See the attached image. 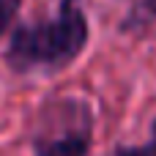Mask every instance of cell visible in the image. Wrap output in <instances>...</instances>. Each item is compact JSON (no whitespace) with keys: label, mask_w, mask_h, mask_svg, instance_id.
<instances>
[{"label":"cell","mask_w":156,"mask_h":156,"mask_svg":"<svg viewBox=\"0 0 156 156\" xmlns=\"http://www.w3.org/2000/svg\"><path fill=\"white\" fill-rule=\"evenodd\" d=\"M88 44V19L80 0H63L52 19L19 25L11 33L5 63L19 71H58Z\"/></svg>","instance_id":"cell-1"},{"label":"cell","mask_w":156,"mask_h":156,"mask_svg":"<svg viewBox=\"0 0 156 156\" xmlns=\"http://www.w3.org/2000/svg\"><path fill=\"white\" fill-rule=\"evenodd\" d=\"M22 0H0V36L8 30L11 19L16 16V8H19Z\"/></svg>","instance_id":"cell-4"},{"label":"cell","mask_w":156,"mask_h":156,"mask_svg":"<svg viewBox=\"0 0 156 156\" xmlns=\"http://www.w3.org/2000/svg\"><path fill=\"white\" fill-rule=\"evenodd\" d=\"M93 137V112L74 96L47 101L33 126V156H85Z\"/></svg>","instance_id":"cell-2"},{"label":"cell","mask_w":156,"mask_h":156,"mask_svg":"<svg viewBox=\"0 0 156 156\" xmlns=\"http://www.w3.org/2000/svg\"><path fill=\"white\" fill-rule=\"evenodd\" d=\"M118 156H156V121L151 129V140L145 145H134V148H118Z\"/></svg>","instance_id":"cell-3"}]
</instances>
